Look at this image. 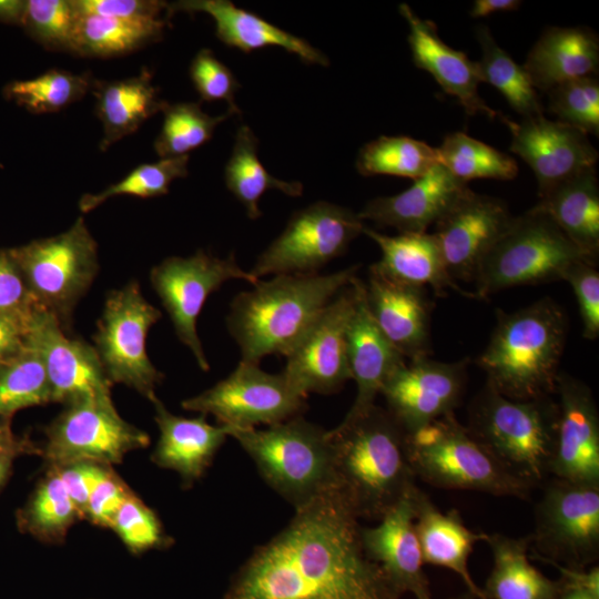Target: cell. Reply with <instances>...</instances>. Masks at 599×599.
Instances as JSON below:
<instances>
[{"label":"cell","instance_id":"obj_1","mask_svg":"<svg viewBox=\"0 0 599 599\" xmlns=\"http://www.w3.org/2000/svg\"><path fill=\"white\" fill-rule=\"evenodd\" d=\"M358 519L338 488L296 509L242 566L225 599H399L366 556Z\"/></svg>","mask_w":599,"mask_h":599},{"label":"cell","instance_id":"obj_2","mask_svg":"<svg viewBox=\"0 0 599 599\" xmlns=\"http://www.w3.org/2000/svg\"><path fill=\"white\" fill-rule=\"evenodd\" d=\"M359 265L329 274H281L258 280L230 304L226 327L241 361L287 356L332 300L356 276Z\"/></svg>","mask_w":599,"mask_h":599},{"label":"cell","instance_id":"obj_3","mask_svg":"<svg viewBox=\"0 0 599 599\" xmlns=\"http://www.w3.org/2000/svg\"><path fill=\"white\" fill-rule=\"evenodd\" d=\"M329 437L337 488L358 518L379 520L416 485L406 433L386 408L342 420Z\"/></svg>","mask_w":599,"mask_h":599},{"label":"cell","instance_id":"obj_4","mask_svg":"<svg viewBox=\"0 0 599 599\" xmlns=\"http://www.w3.org/2000/svg\"><path fill=\"white\" fill-rule=\"evenodd\" d=\"M567 325L564 311L550 297L514 313L499 311L478 358L487 384L517 400L555 395Z\"/></svg>","mask_w":599,"mask_h":599},{"label":"cell","instance_id":"obj_5","mask_svg":"<svg viewBox=\"0 0 599 599\" xmlns=\"http://www.w3.org/2000/svg\"><path fill=\"white\" fill-rule=\"evenodd\" d=\"M552 396L517 400L486 383L469 406L466 427L471 435L510 474L534 488L550 477L558 424Z\"/></svg>","mask_w":599,"mask_h":599},{"label":"cell","instance_id":"obj_6","mask_svg":"<svg viewBox=\"0 0 599 599\" xmlns=\"http://www.w3.org/2000/svg\"><path fill=\"white\" fill-rule=\"evenodd\" d=\"M227 433L295 510L337 488L329 430L303 416L264 429L227 427Z\"/></svg>","mask_w":599,"mask_h":599},{"label":"cell","instance_id":"obj_7","mask_svg":"<svg viewBox=\"0 0 599 599\" xmlns=\"http://www.w3.org/2000/svg\"><path fill=\"white\" fill-rule=\"evenodd\" d=\"M406 453L415 477L437 488L520 499L534 489L501 466L454 413L406 435Z\"/></svg>","mask_w":599,"mask_h":599},{"label":"cell","instance_id":"obj_8","mask_svg":"<svg viewBox=\"0 0 599 599\" xmlns=\"http://www.w3.org/2000/svg\"><path fill=\"white\" fill-rule=\"evenodd\" d=\"M585 255L544 212L532 207L512 217L504 234L481 260L476 277V298L519 285L562 281Z\"/></svg>","mask_w":599,"mask_h":599},{"label":"cell","instance_id":"obj_9","mask_svg":"<svg viewBox=\"0 0 599 599\" xmlns=\"http://www.w3.org/2000/svg\"><path fill=\"white\" fill-rule=\"evenodd\" d=\"M37 305L70 332L73 313L99 273L98 243L83 217L67 231L12 247Z\"/></svg>","mask_w":599,"mask_h":599},{"label":"cell","instance_id":"obj_10","mask_svg":"<svg viewBox=\"0 0 599 599\" xmlns=\"http://www.w3.org/2000/svg\"><path fill=\"white\" fill-rule=\"evenodd\" d=\"M162 313L149 303L136 281L106 294L93 334V347L110 383L123 384L153 402L164 375L153 365L146 348L151 327Z\"/></svg>","mask_w":599,"mask_h":599},{"label":"cell","instance_id":"obj_11","mask_svg":"<svg viewBox=\"0 0 599 599\" xmlns=\"http://www.w3.org/2000/svg\"><path fill=\"white\" fill-rule=\"evenodd\" d=\"M534 557L586 569L599 558V485L552 478L535 507Z\"/></svg>","mask_w":599,"mask_h":599},{"label":"cell","instance_id":"obj_12","mask_svg":"<svg viewBox=\"0 0 599 599\" xmlns=\"http://www.w3.org/2000/svg\"><path fill=\"white\" fill-rule=\"evenodd\" d=\"M44 435L39 455L48 466L81 460L112 466L150 444L148 433L120 416L112 397L65 404Z\"/></svg>","mask_w":599,"mask_h":599},{"label":"cell","instance_id":"obj_13","mask_svg":"<svg viewBox=\"0 0 599 599\" xmlns=\"http://www.w3.org/2000/svg\"><path fill=\"white\" fill-rule=\"evenodd\" d=\"M364 227L354 211L326 201L314 202L293 213L250 273L258 280L266 275L317 273L343 255Z\"/></svg>","mask_w":599,"mask_h":599},{"label":"cell","instance_id":"obj_14","mask_svg":"<svg viewBox=\"0 0 599 599\" xmlns=\"http://www.w3.org/2000/svg\"><path fill=\"white\" fill-rule=\"evenodd\" d=\"M231 280L246 281L252 285L258 281L240 266L233 253L222 258L204 250L186 257L169 256L150 271L153 291L177 338L204 372L210 369V364L197 334V318L209 296Z\"/></svg>","mask_w":599,"mask_h":599},{"label":"cell","instance_id":"obj_15","mask_svg":"<svg viewBox=\"0 0 599 599\" xmlns=\"http://www.w3.org/2000/svg\"><path fill=\"white\" fill-rule=\"evenodd\" d=\"M185 410L212 415L225 427L271 426L302 416L307 396L296 390L283 373L271 374L257 363L240 361L224 379L184 399Z\"/></svg>","mask_w":599,"mask_h":599},{"label":"cell","instance_id":"obj_16","mask_svg":"<svg viewBox=\"0 0 599 599\" xmlns=\"http://www.w3.org/2000/svg\"><path fill=\"white\" fill-rule=\"evenodd\" d=\"M362 281L356 276L324 308L286 356L282 370L300 393L331 395L352 379L347 356V328Z\"/></svg>","mask_w":599,"mask_h":599},{"label":"cell","instance_id":"obj_17","mask_svg":"<svg viewBox=\"0 0 599 599\" xmlns=\"http://www.w3.org/2000/svg\"><path fill=\"white\" fill-rule=\"evenodd\" d=\"M468 363L467 358L444 363L425 356L405 362L390 374L380 395L406 435L454 413L465 390Z\"/></svg>","mask_w":599,"mask_h":599},{"label":"cell","instance_id":"obj_18","mask_svg":"<svg viewBox=\"0 0 599 599\" xmlns=\"http://www.w3.org/2000/svg\"><path fill=\"white\" fill-rule=\"evenodd\" d=\"M28 344L44 365L52 403L65 405L112 397L113 385L105 376L93 345L71 337L57 318L42 308L31 319Z\"/></svg>","mask_w":599,"mask_h":599},{"label":"cell","instance_id":"obj_19","mask_svg":"<svg viewBox=\"0 0 599 599\" xmlns=\"http://www.w3.org/2000/svg\"><path fill=\"white\" fill-rule=\"evenodd\" d=\"M499 119L512 136L509 150L535 173L539 197L562 181L596 167L598 151L586 132L544 114L520 122L502 114Z\"/></svg>","mask_w":599,"mask_h":599},{"label":"cell","instance_id":"obj_20","mask_svg":"<svg viewBox=\"0 0 599 599\" xmlns=\"http://www.w3.org/2000/svg\"><path fill=\"white\" fill-rule=\"evenodd\" d=\"M512 215L497 197L468 190L438 220L434 233L449 276L475 281L478 266L509 226Z\"/></svg>","mask_w":599,"mask_h":599},{"label":"cell","instance_id":"obj_21","mask_svg":"<svg viewBox=\"0 0 599 599\" xmlns=\"http://www.w3.org/2000/svg\"><path fill=\"white\" fill-rule=\"evenodd\" d=\"M558 424L550 476L572 483L599 485V413L591 389L560 373Z\"/></svg>","mask_w":599,"mask_h":599},{"label":"cell","instance_id":"obj_22","mask_svg":"<svg viewBox=\"0 0 599 599\" xmlns=\"http://www.w3.org/2000/svg\"><path fill=\"white\" fill-rule=\"evenodd\" d=\"M416 485L374 527H361L366 556L382 568L395 589L416 599H432L428 578L415 530Z\"/></svg>","mask_w":599,"mask_h":599},{"label":"cell","instance_id":"obj_23","mask_svg":"<svg viewBox=\"0 0 599 599\" xmlns=\"http://www.w3.org/2000/svg\"><path fill=\"white\" fill-rule=\"evenodd\" d=\"M398 11L409 28L407 40L415 65L427 71L447 94L455 97L467 114L499 118L501 113L487 105L479 95L481 81L477 62L446 44L438 35L436 24L422 19L407 3L399 4Z\"/></svg>","mask_w":599,"mask_h":599},{"label":"cell","instance_id":"obj_24","mask_svg":"<svg viewBox=\"0 0 599 599\" xmlns=\"http://www.w3.org/2000/svg\"><path fill=\"white\" fill-rule=\"evenodd\" d=\"M364 294L373 321L406 359L428 356L430 305L424 287L395 282L369 267Z\"/></svg>","mask_w":599,"mask_h":599},{"label":"cell","instance_id":"obj_25","mask_svg":"<svg viewBox=\"0 0 599 599\" xmlns=\"http://www.w3.org/2000/svg\"><path fill=\"white\" fill-rule=\"evenodd\" d=\"M469 190L443 165L414 180L410 187L392 196L368 201L357 213L361 220L390 226L399 233H424Z\"/></svg>","mask_w":599,"mask_h":599},{"label":"cell","instance_id":"obj_26","mask_svg":"<svg viewBox=\"0 0 599 599\" xmlns=\"http://www.w3.org/2000/svg\"><path fill=\"white\" fill-rule=\"evenodd\" d=\"M177 12L209 14L215 22L219 40L245 53L267 47H280L297 55L305 63L328 65V58L304 39L236 7L230 0H181L169 3V19Z\"/></svg>","mask_w":599,"mask_h":599},{"label":"cell","instance_id":"obj_27","mask_svg":"<svg viewBox=\"0 0 599 599\" xmlns=\"http://www.w3.org/2000/svg\"><path fill=\"white\" fill-rule=\"evenodd\" d=\"M151 403L160 432L151 459L161 468L176 471L182 486L189 488L210 467L229 437L227 427L211 425L202 414L194 418L174 415L158 397Z\"/></svg>","mask_w":599,"mask_h":599},{"label":"cell","instance_id":"obj_28","mask_svg":"<svg viewBox=\"0 0 599 599\" xmlns=\"http://www.w3.org/2000/svg\"><path fill=\"white\" fill-rule=\"evenodd\" d=\"M347 356L357 393L343 420L366 414L380 394L390 374L406 362L405 356L386 338L373 321L365 302L364 282L347 328Z\"/></svg>","mask_w":599,"mask_h":599},{"label":"cell","instance_id":"obj_29","mask_svg":"<svg viewBox=\"0 0 599 599\" xmlns=\"http://www.w3.org/2000/svg\"><path fill=\"white\" fill-rule=\"evenodd\" d=\"M414 506L415 530L424 564L449 569L476 599H486L483 589L471 577L468 560L475 545L485 541L488 534L469 529L456 509L441 511L417 486Z\"/></svg>","mask_w":599,"mask_h":599},{"label":"cell","instance_id":"obj_30","mask_svg":"<svg viewBox=\"0 0 599 599\" xmlns=\"http://www.w3.org/2000/svg\"><path fill=\"white\" fill-rule=\"evenodd\" d=\"M536 90L598 74L599 39L587 27H550L530 49L522 65Z\"/></svg>","mask_w":599,"mask_h":599},{"label":"cell","instance_id":"obj_31","mask_svg":"<svg viewBox=\"0 0 599 599\" xmlns=\"http://www.w3.org/2000/svg\"><path fill=\"white\" fill-rule=\"evenodd\" d=\"M363 234L372 238L382 252L380 260L370 267L387 278L418 287L427 285L440 296L450 288L474 297L473 294L463 291L449 276L434 234L399 233L389 236L366 225Z\"/></svg>","mask_w":599,"mask_h":599},{"label":"cell","instance_id":"obj_32","mask_svg":"<svg viewBox=\"0 0 599 599\" xmlns=\"http://www.w3.org/2000/svg\"><path fill=\"white\" fill-rule=\"evenodd\" d=\"M91 91L95 99L94 112L103 128L99 143L102 152L136 132L167 103L160 98L146 68L138 75L121 80H94Z\"/></svg>","mask_w":599,"mask_h":599},{"label":"cell","instance_id":"obj_33","mask_svg":"<svg viewBox=\"0 0 599 599\" xmlns=\"http://www.w3.org/2000/svg\"><path fill=\"white\" fill-rule=\"evenodd\" d=\"M547 214L588 257L599 254V183L596 167L576 174L539 197L534 206Z\"/></svg>","mask_w":599,"mask_h":599},{"label":"cell","instance_id":"obj_34","mask_svg":"<svg viewBox=\"0 0 599 599\" xmlns=\"http://www.w3.org/2000/svg\"><path fill=\"white\" fill-rule=\"evenodd\" d=\"M493 569L481 588L486 599H555L560 581L552 580L529 560L530 537L488 534Z\"/></svg>","mask_w":599,"mask_h":599},{"label":"cell","instance_id":"obj_35","mask_svg":"<svg viewBox=\"0 0 599 599\" xmlns=\"http://www.w3.org/2000/svg\"><path fill=\"white\" fill-rule=\"evenodd\" d=\"M167 18L78 16L71 52L80 57L113 58L162 39Z\"/></svg>","mask_w":599,"mask_h":599},{"label":"cell","instance_id":"obj_36","mask_svg":"<svg viewBox=\"0 0 599 599\" xmlns=\"http://www.w3.org/2000/svg\"><path fill=\"white\" fill-rule=\"evenodd\" d=\"M258 141L246 124L238 126L231 156L225 165L224 180L227 190L243 205L248 219L262 215L258 202L268 190H277L288 196H301L303 184L284 181L266 171L258 159Z\"/></svg>","mask_w":599,"mask_h":599},{"label":"cell","instance_id":"obj_37","mask_svg":"<svg viewBox=\"0 0 599 599\" xmlns=\"http://www.w3.org/2000/svg\"><path fill=\"white\" fill-rule=\"evenodd\" d=\"M82 516L67 493L57 470L48 466L29 499L17 512V525L45 544L64 541L70 528Z\"/></svg>","mask_w":599,"mask_h":599},{"label":"cell","instance_id":"obj_38","mask_svg":"<svg viewBox=\"0 0 599 599\" xmlns=\"http://www.w3.org/2000/svg\"><path fill=\"white\" fill-rule=\"evenodd\" d=\"M476 37L481 48V58L477 62L481 83L497 89L522 118L542 115V103L525 68L496 42L487 26H478Z\"/></svg>","mask_w":599,"mask_h":599},{"label":"cell","instance_id":"obj_39","mask_svg":"<svg viewBox=\"0 0 599 599\" xmlns=\"http://www.w3.org/2000/svg\"><path fill=\"white\" fill-rule=\"evenodd\" d=\"M356 169L364 176L393 175L417 180L438 163L436 148L406 135H382L362 146Z\"/></svg>","mask_w":599,"mask_h":599},{"label":"cell","instance_id":"obj_40","mask_svg":"<svg viewBox=\"0 0 599 599\" xmlns=\"http://www.w3.org/2000/svg\"><path fill=\"white\" fill-rule=\"evenodd\" d=\"M436 151L438 163L465 183L474 179L508 181L518 174L515 159L461 131L447 134Z\"/></svg>","mask_w":599,"mask_h":599},{"label":"cell","instance_id":"obj_41","mask_svg":"<svg viewBox=\"0 0 599 599\" xmlns=\"http://www.w3.org/2000/svg\"><path fill=\"white\" fill-rule=\"evenodd\" d=\"M94 80L89 73L50 69L35 78L8 83L3 95L31 113H53L80 101Z\"/></svg>","mask_w":599,"mask_h":599},{"label":"cell","instance_id":"obj_42","mask_svg":"<svg viewBox=\"0 0 599 599\" xmlns=\"http://www.w3.org/2000/svg\"><path fill=\"white\" fill-rule=\"evenodd\" d=\"M163 123L154 141V151L160 159L189 155L213 136L216 126L234 113L212 116L199 102L166 103L162 110Z\"/></svg>","mask_w":599,"mask_h":599},{"label":"cell","instance_id":"obj_43","mask_svg":"<svg viewBox=\"0 0 599 599\" xmlns=\"http://www.w3.org/2000/svg\"><path fill=\"white\" fill-rule=\"evenodd\" d=\"M52 403L44 365L28 344L14 358L0 363V416H12L24 408Z\"/></svg>","mask_w":599,"mask_h":599},{"label":"cell","instance_id":"obj_44","mask_svg":"<svg viewBox=\"0 0 599 599\" xmlns=\"http://www.w3.org/2000/svg\"><path fill=\"white\" fill-rule=\"evenodd\" d=\"M187 163L189 155L143 163L103 191L95 194H83L79 200V209L82 213H88L109 199L119 195H132L143 199L164 195L169 192L170 184L174 180L187 175Z\"/></svg>","mask_w":599,"mask_h":599},{"label":"cell","instance_id":"obj_45","mask_svg":"<svg viewBox=\"0 0 599 599\" xmlns=\"http://www.w3.org/2000/svg\"><path fill=\"white\" fill-rule=\"evenodd\" d=\"M77 20L72 0H27L20 26L45 49L71 52Z\"/></svg>","mask_w":599,"mask_h":599},{"label":"cell","instance_id":"obj_46","mask_svg":"<svg viewBox=\"0 0 599 599\" xmlns=\"http://www.w3.org/2000/svg\"><path fill=\"white\" fill-rule=\"evenodd\" d=\"M549 111L558 121L599 135V81L597 75L570 80L548 92Z\"/></svg>","mask_w":599,"mask_h":599},{"label":"cell","instance_id":"obj_47","mask_svg":"<svg viewBox=\"0 0 599 599\" xmlns=\"http://www.w3.org/2000/svg\"><path fill=\"white\" fill-rule=\"evenodd\" d=\"M134 555L164 549L173 544L158 515L133 491L126 497L110 527Z\"/></svg>","mask_w":599,"mask_h":599},{"label":"cell","instance_id":"obj_48","mask_svg":"<svg viewBox=\"0 0 599 599\" xmlns=\"http://www.w3.org/2000/svg\"><path fill=\"white\" fill-rule=\"evenodd\" d=\"M191 81L203 101H224L229 111L240 113L235 103V93L240 83L231 69L220 61L214 53L203 48L197 51L189 69Z\"/></svg>","mask_w":599,"mask_h":599},{"label":"cell","instance_id":"obj_49","mask_svg":"<svg viewBox=\"0 0 599 599\" xmlns=\"http://www.w3.org/2000/svg\"><path fill=\"white\" fill-rule=\"evenodd\" d=\"M570 284L582 321V335L596 339L599 335V273L596 263L579 261L572 264L564 275Z\"/></svg>","mask_w":599,"mask_h":599},{"label":"cell","instance_id":"obj_50","mask_svg":"<svg viewBox=\"0 0 599 599\" xmlns=\"http://www.w3.org/2000/svg\"><path fill=\"white\" fill-rule=\"evenodd\" d=\"M39 308L11 248H0V315L30 319Z\"/></svg>","mask_w":599,"mask_h":599},{"label":"cell","instance_id":"obj_51","mask_svg":"<svg viewBox=\"0 0 599 599\" xmlns=\"http://www.w3.org/2000/svg\"><path fill=\"white\" fill-rule=\"evenodd\" d=\"M131 493L130 487L111 468L92 490L83 519L92 525L110 528L116 512Z\"/></svg>","mask_w":599,"mask_h":599},{"label":"cell","instance_id":"obj_52","mask_svg":"<svg viewBox=\"0 0 599 599\" xmlns=\"http://www.w3.org/2000/svg\"><path fill=\"white\" fill-rule=\"evenodd\" d=\"M53 467L82 519L90 495L112 466L95 461H73Z\"/></svg>","mask_w":599,"mask_h":599},{"label":"cell","instance_id":"obj_53","mask_svg":"<svg viewBox=\"0 0 599 599\" xmlns=\"http://www.w3.org/2000/svg\"><path fill=\"white\" fill-rule=\"evenodd\" d=\"M78 16L111 18H162L169 2L160 0H72ZM169 18V17H167Z\"/></svg>","mask_w":599,"mask_h":599},{"label":"cell","instance_id":"obj_54","mask_svg":"<svg viewBox=\"0 0 599 599\" xmlns=\"http://www.w3.org/2000/svg\"><path fill=\"white\" fill-rule=\"evenodd\" d=\"M32 317L24 319L0 315V363L17 357L28 348V334Z\"/></svg>","mask_w":599,"mask_h":599},{"label":"cell","instance_id":"obj_55","mask_svg":"<svg viewBox=\"0 0 599 599\" xmlns=\"http://www.w3.org/2000/svg\"><path fill=\"white\" fill-rule=\"evenodd\" d=\"M12 418L0 416V455L19 457L31 454L39 455L40 446L27 437L18 436L11 427Z\"/></svg>","mask_w":599,"mask_h":599},{"label":"cell","instance_id":"obj_56","mask_svg":"<svg viewBox=\"0 0 599 599\" xmlns=\"http://www.w3.org/2000/svg\"><path fill=\"white\" fill-rule=\"evenodd\" d=\"M521 3L519 0H476L469 14L473 18H484L496 12L517 10Z\"/></svg>","mask_w":599,"mask_h":599},{"label":"cell","instance_id":"obj_57","mask_svg":"<svg viewBox=\"0 0 599 599\" xmlns=\"http://www.w3.org/2000/svg\"><path fill=\"white\" fill-rule=\"evenodd\" d=\"M559 581L560 590L555 599H599V589L567 582L561 579Z\"/></svg>","mask_w":599,"mask_h":599},{"label":"cell","instance_id":"obj_58","mask_svg":"<svg viewBox=\"0 0 599 599\" xmlns=\"http://www.w3.org/2000/svg\"><path fill=\"white\" fill-rule=\"evenodd\" d=\"M24 7V0H0V22L20 26Z\"/></svg>","mask_w":599,"mask_h":599},{"label":"cell","instance_id":"obj_59","mask_svg":"<svg viewBox=\"0 0 599 599\" xmlns=\"http://www.w3.org/2000/svg\"><path fill=\"white\" fill-rule=\"evenodd\" d=\"M16 457L10 455H0V489L6 484L11 474L12 464Z\"/></svg>","mask_w":599,"mask_h":599},{"label":"cell","instance_id":"obj_60","mask_svg":"<svg viewBox=\"0 0 599 599\" xmlns=\"http://www.w3.org/2000/svg\"><path fill=\"white\" fill-rule=\"evenodd\" d=\"M450 599H476V598L467 591L466 593L459 595Z\"/></svg>","mask_w":599,"mask_h":599}]
</instances>
